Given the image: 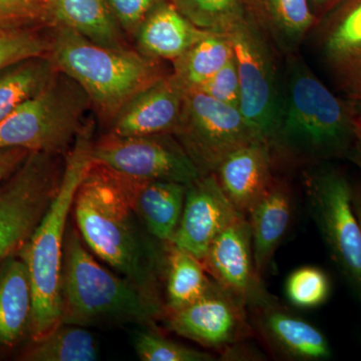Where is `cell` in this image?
<instances>
[{"label": "cell", "mask_w": 361, "mask_h": 361, "mask_svg": "<svg viewBox=\"0 0 361 361\" xmlns=\"http://www.w3.org/2000/svg\"><path fill=\"white\" fill-rule=\"evenodd\" d=\"M283 102L269 146L277 171L346 159L360 115L313 73L300 51L283 59Z\"/></svg>", "instance_id": "6da1fadb"}, {"label": "cell", "mask_w": 361, "mask_h": 361, "mask_svg": "<svg viewBox=\"0 0 361 361\" xmlns=\"http://www.w3.org/2000/svg\"><path fill=\"white\" fill-rule=\"evenodd\" d=\"M137 183L92 161L73 199L75 224L94 255L165 307L158 293L156 254L137 222Z\"/></svg>", "instance_id": "7a4b0ae2"}, {"label": "cell", "mask_w": 361, "mask_h": 361, "mask_svg": "<svg viewBox=\"0 0 361 361\" xmlns=\"http://www.w3.org/2000/svg\"><path fill=\"white\" fill-rule=\"evenodd\" d=\"M61 323L87 327L109 323L153 324L165 307L94 258L68 221L61 273Z\"/></svg>", "instance_id": "3957f363"}, {"label": "cell", "mask_w": 361, "mask_h": 361, "mask_svg": "<svg viewBox=\"0 0 361 361\" xmlns=\"http://www.w3.org/2000/svg\"><path fill=\"white\" fill-rule=\"evenodd\" d=\"M94 123L87 121L65 156L61 185L32 237L18 252L32 281L33 339L61 324V273L66 227L75 192L92 165Z\"/></svg>", "instance_id": "277c9868"}, {"label": "cell", "mask_w": 361, "mask_h": 361, "mask_svg": "<svg viewBox=\"0 0 361 361\" xmlns=\"http://www.w3.org/2000/svg\"><path fill=\"white\" fill-rule=\"evenodd\" d=\"M49 56L58 70L85 90L97 113L108 122H113L133 97L172 73L160 59L129 47L94 44L65 26H56Z\"/></svg>", "instance_id": "5b68a950"}, {"label": "cell", "mask_w": 361, "mask_h": 361, "mask_svg": "<svg viewBox=\"0 0 361 361\" xmlns=\"http://www.w3.org/2000/svg\"><path fill=\"white\" fill-rule=\"evenodd\" d=\"M92 104L89 94L58 70L37 96L20 104L0 122V149L66 155L87 122Z\"/></svg>", "instance_id": "8992f818"}, {"label": "cell", "mask_w": 361, "mask_h": 361, "mask_svg": "<svg viewBox=\"0 0 361 361\" xmlns=\"http://www.w3.org/2000/svg\"><path fill=\"white\" fill-rule=\"evenodd\" d=\"M304 187L330 257L361 302V229L351 203L353 184L339 169L318 165L304 172Z\"/></svg>", "instance_id": "52a82bcc"}, {"label": "cell", "mask_w": 361, "mask_h": 361, "mask_svg": "<svg viewBox=\"0 0 361 361\" xmlns=\"http://www.w3.org/2000/svg\"><path fill=\"white\" fill-rule=\"evenodd\" d=\"M65 156L30 152L0 186V265L20 251L54 198Z\"/></svg>", "instance_id": "ba28073f"}, {"label": "cell", "mask_w": 361, "mask_h": 361, "mask_svg": "<svg viewBox=\"0 0 361 361\" xmlns=\"http://www.w3.org/2000/svg\"><path fill=\"white\" fill-rule=\"evenodd\" d=\"M202 174H213L233 152L263 140L238 108L197 90L185 89L184 104L174 134Z\"/></svg>", "instance_id": "9c48e42d"}, {"label": "cell", "mask_w": 361, "mask_h": 361, "mask_svg": "<svg viewBox=\"0 0 361 361\" xmlns=\"http://www.w3.org/2000/svg\"><path fill=\"white\" fill-rule=\"evenodd\" d=\"M228 35L238 70L239 110L269 144L283 102V59L246 20Z\"/></svg>", "instance_id": "30bf717a"}, {"label": "cell", "mask_w": 361, "mask_h": 361, "mask_svg": "<svg viewBox=\"0 0 361 361\" xmlns=\"http://www.w3.org/2000/svg\"><path fill=\"white\" fill-rule=\"evenodd\" d=\"M92 161L137 180H168L189 185L202 174L173 134L116 137L94 142Z\"/></svg>", "instance_id": "8fae6325"}, {"label": "cell", "mask_w": 361, "mask_h": 361, "mask_svg": "<svg viewBox=\"0 0 361 361\" xmlns=\"http://www.w3.org/2000/svg\"><path fill=\"white\" fill-rule=\"evenodd\" d=\"M164 317L177 336L221 353L255 336L246 306L215 281L198 300Z\"/></svg>", "instance_id": "7c38bea8"}, {"label": "cell", "mask_w": 361, "mask_h": 361, "mask_svg": "<svg viewBox=\"0 0 361 361\" xmlns=\"http://www.w3.org/2000/svg\"><path fill=\"white\" fill-rule=\"evenodd\" d=\"M310 37L338 90L349 99L361 96V0H341Z\"/></svg>", "instance_id": "4fadbf2b"}, {"label": "cell", "mask_w": 361, "mask_h": 361, "mask_svg": "<svg viewBox=\"0 0 361 361\" xmlns=\"http://www.w3.org/2000/svg\"><path fill=\"white\" fill-rule=\"evenodd\" d=\"M202 262L214 281L241 301L247 310L273 296L256 270L246 216H239L216 237Z\"/></svg>", "instance_id": "5bb4252c"}, {"label": "cell", "mask_w": 361, "mask_h": 361, "mask_svg": "<svg viewBox=\"0 0 361 361\" xmlns=\"http://www.w3.org/2000/svg\"><path fill=\"white\" fill-rule=\"evenodd\" d=\"M254 336L273 357L286 361H323L332 356L324 334L276 297L249 308Z\"/></svg>", "instance_id": "9a60e30c"}, {"label": "cell", "mask_w": 361, "mask_h": 361, "mask_svg": "<svg viewBox=\"0 0 361 361\" xmlns=\"http://www.w3.org/2000/svg\"><path fill=\"white\" fill-rule=\"evenodd\" d=\"M241 215L215 176H201L187 186L182 216L170 243L203 261L216 237Z\"/></svg>", "instance_id": "2e32d148"}, {"label": "cell", "mask_w": 361, "mask_h": 361, "mask_svg": "<svg viewBox=\"0 0 361 361\" xmlns=\"http://www.w3.org/2000/svg\"><path fill=\"white\" fill-rule=\"evenodd\" d=\"M184 97L185 87L172 73L133 97L114 118L108 134L116 137L174 134Z\"/></svg>", "instance_id": "e0dca14e"}, {"label": "cell", "mask_w": 361, "mask_h": 361, "mask_svg": "<svg viewBox=\"0 0 361 361\" xmlns=\"http://www.w3.org/2000/svg\"><path fill=\"white\" fill-rule=\"evenodd\" d=\"M244 16L275 51L296 54L317 25L310 0H242Z\"/></svg>", "instance_id": "ac0fdd59"}, {"label": "cell", "mask_w": 361, "mask_h": 361, "mask_svg": "<svg viewBox=\"0 0 361 361\" xmlns=\"http://www.w3.org/2000/svg\"><path fill=\"white\" fill-rule=\"evenodd\" d=\"M276 171L269 144L256 140L226 157L213 175L233 206L247 217L267 191Z\"/></svg>", "instance_id": "d6986e66"}, {"label": "cell", "mask_w": 361, "mask_h": 361, "mask_svg": "<svg viewBox=\"0 0 361 361\" xmlns=\"http://www.w3.org/2000/svg\"><path fill=\"white\" fill-rule=\"evenodd\" d=\"M293 212L294 196L290 184L286 178L276 174L267 191L247 215L256 270L262 279L280 242L288 231Z\"/></svg>", "instance_id": "ffe728a7"}, {"label": "cell", "mask_w": 361, "mask_h": 361, "mask_svg": "<svg viewBox=\"0 0 361 361\" xmlns=\"http://www.w3.org/2000/svg\"><path fill=\"white\" fill-rule=\"evenodd\" d=\"M208 32L188 20L172 1H164L147 16L137 39L145 56L174 61Z\"/></svg>", "instance_id": "44dd1931"}, {"label": "cell", "mask_w": 361, "mask_h": 361, "mask_svg": "<svg viewBox=\"0 0 361 361\" xmlns=\"http://www.w3.org/2000/svg\"><path fill=\"white\" fill-rule=\"evenodd\" d=\"M32 310L30 271L14 254L0 265V345L13 346L30 332Z\"/></svg>", "instance_id": "7402d4cb"}, {"label": "cell", "mask_w": 361, "mask_h": 361, "mask_svg": "<svg viewBox=\"0 0 361 361\" xmlns=\"http://www.w3.org/2000/svg\"><path fill=\"white\" fill-rule=\"evenodd\" d=\"M49 18L85 39L113 49L128 47L120 23L106 0H47Z\"/></svg>", "instance_id": "603a6c76"}, {"label": "cell", "mask_w": 361, "mask_h": 361, "mask_svg": "<svg viewBox=\"0 0 361 361\" xmlns=\"http://www.w3.org/2000/svg\"><path fill=\"white\" fill-rule=\"evenodd\" d=\"M188 185L168 180H139L134 208L149 235L170 243L179 225Z\"/></svg>", "instance_id": "cb8c5ba5"}, {"label": "cell", "mask_w": 361, "mask_h": 361, "mask_svg": "<svg viewBox=\"0 0 361 361\" xmlns=\"http://www.w3.org/2000/svg\"><path fill=\"white\" fill-rule=\"evenodd\" d=\"M165 313L198 300L212 286L203 262L172 243H166ZM165 315V314H164Z\"/></svg>", "instance_id": "d4e9b609"}, {"label": "cell", "mask_w": 361, "mask_h": 361, "mask_svg": "<svg viewBox=\"0 0 361 361\" xmlns=\"http://www.w3.org/2000/svg\"><path fill=\"white\" fill-rule=\"evenodd\" d=\"M234 56L225 33L208 32L173 63V75L186 90H196L210 80Z\"/></svg>", "instance_id": "484cf974"}, {"label": "cell", "mask_w": 361, "mask_h": 361, "mask_svg": "<svg viewBox=\"0 0 361 361\" xmlns=\"http://www.w3.org/2000/svg\"><path fill=\"white\" fill-rule=\"evenodd\" d=\"M56 71L51 56L25 59L0 71V122L42 92Z\"/></svg>", "instance_id": "4316f807"}, {"label": "cell", "mask_w": 361, "mask_h": 361, "mask_svg": "<svg viewBox=\"0 0 361 361\" xmlns=\"http://www.w3.org/2000/svg\"><path fill=\"white\" fill-rule=\"evenodd\" d=\"M99 349L97 339L78 325L61 323L49 334L35 339L23 355L27 361H96Z\"/></svg>", "instance_id": "83f0119b"}, {"label": "cell", "mask_w": 361, "mask_h": 361, "mask_svg": "<svg viewBox=\"0 0 361 361\" xmlns=\"http://www.w3.org/2000/svg\"><path fill=\"white\" fill-rule=\"evenodd\" d=\"M202 30L229 35L245 21L242 0H172Z\"/></svg>", "instance_id": "f1b7e54d"}, {"label": "cell", "mask_w": 361, "mask_h": 361, "mask_svg": "<svg viewBox=\"0 0 361 361\" xmlns=\"http://www.w3.org/2000/svg\"><path fill=\"white\" fill-rule=\"evenodd\" d=\"M331 291L329 277L320 268L304 266L291 273L285 283V295L292 305L313 310L326 302Z\"/></svg>", "instance_id": "f546056e"}, {"label": "cell", "mask_w": 361, "mask_h": 361, "mask_svg": "<svg viewBox=\"0 0 361 361\" xmlns=\"http://www.w3.org/2000/svg\"><path fill=\"white\" fill-rule=\"evenodd\" d=\"M52 37L25 27L0 28V71L7 66L37 58L49 56Z\"/></svg>", "instance_id": "4dcf8cb0"}, {"label": "cell", "mask_w": 361, "mask_h": 361, "mask_svg": "<svg viewBox=\"0 0 361 361\" xmlns=\"http://www.w3.org/2000/svg\"><path fill=\"white\" fill-rule=\"evenodd\" d=\"M135 351L142 361H212L215 356L188 348L153 331L139 332L134 339Z\"/></svg>", "instance_id": "1f68e13d"}, {"label": "cell", "mask_w": 361, "mask_h": 361, "mask_svg": "<svg viewBox=\"0 0 361 361\" xmlns=\"http://www.w3.org/2000/svg\"><path fill=\"white\" fill-rule=\"evenodd\" d=\"M51 21L47 0H0V28Z\"/></svg>", "instance_id": "d6a6232c"}, {"label": "cell", "mask_w": 361, "mask_h": 361, "mask_svg": "<svg viewBox=\"0 0 361 361\" xmlns=\"http://www.w3.org/2000/svg\"><path fill=\"white\" fill-rule=\"evenodd\" d=\"M196 90L221 103L239 109L240 80L234 56L215 75Z\"/></svg>", "instance_id": "836d02e7"}, {"label": "cell", "mask_w": 361, "mask_h": 361, "mask_svg": "<svg viewBox=\"0 0 361 361\" xmlns=\"http://www.w3.org/2000/svg\"><path fill=\"white\" fill-rule=\"evenodd\" d=\"M121 27L137 35L140 27L155 7L167 0H106Z\"/></svg>", "instance_id": "e575fe53"}, {"label": "cell", "mask_w": 361, "mask_h": 361, "mask_svg": "<svg viewBox=\"0 0 361 361\" xmlns=\"http://www.w3.org/2000/svg\"><path fill=\"white\" fill-rule=\"evenodd\" d=\"M30 152L23 148L0 149V183L16 170Z\"/></svg>", "instance_id": "d590c367"}, {"label": "cell", "mask_w": 361, "mask_h": 361, "mask_svg": "<svg viewBox=\"0 0 361 361\" xmlns=\"http://www.w3.org/2000/svg\"><path fill=\"white\" fill-rule=\"evenodd\" d=\"M360 115V114H358ZM348 160L355 164L356 167L361 170V116H360V125H358L357 134H356L355 144L349 151Z\"/></svg>", "instance_id": "8d00e7d4"}, {"label": "cell", "mask_w": 361, "mask_h": 361, "mask_svg": "<svg viewBox=\"0 0 361 361\" xmlns=\"http://www.w3.org/2000/svg\"><path fill=\"white\" fill-rule=\"evenodd\" d=\"M339 1L341 0H310V4L316 18L319 20L325 13H329L330 9L336 4H338Z\"/></svg>", "instance_id": "74e56055"}, {"label": "cell", "mask_w": 361, "mask_h": 361, "mask_svg": "<svg viewBox=\"0 0 361 361\" xmlns=\"http://www.w3.org/2000/svg\"><path fill=\"white\" fill-rule=\"evenodd\" d=\"M351 203L361 229V183L353 184L351 188Z\"/></svg>", "instance_id": "f35d334b"}, {"label": "cell", "mask_w": 361, "mask_h": 361, "mask_svg": "<svg viewBox=\"0 0 361 361\" xmlns=\"http://www.w3.org/2000/svg\"><path fill=\"white\" fill-rule=\"evenodd\" d=\"M350 101L353 102L356 111H357V113L360 114V116H361V96L356 97L355 99H350Z\"/></svg>", "instance_id": "ab89813d"}]
</instances>
